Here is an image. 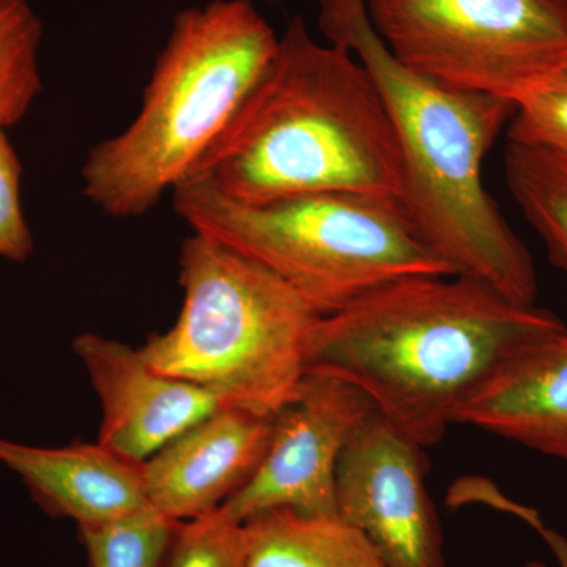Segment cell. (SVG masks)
I'll use <instances>...</instances> for the list:
<instances>
[{"label":"cell","mask_w":567,"mask_h":567,"mask_svg":"<svg viewBox=\"0 0 567 567\" xmlns=\"http://www.w3.org/2000/svg\"><path fill=\"white\" fill-rule=\"evenodd\" d=\"M177 322L142 357L226 406L275 416L297 395L322 316L275 274L204 235L183 241Z\"/></svg>","instance_id":"8992f818"},{"label":"cell","mask_w":567,"mask_h":567,"mask_svg":"<svg viewBox=\"0 0 567 567\" xmlns=\"http://www.w3.org/2000/svg\"><path fill=\"white\" fill-rule=\"evenodd\" d=\"M248 2H270V0H248Z\"/></svg>","instance_id":"7402d4cb"},{"label":"cell","mask_w":567,"mask_h":567,"mask_svg":"<svg viewBox=\"0 0 567 567\" xmlns=\"http://www.w3.org/2000/svg\"><path fill=\"white\" fill-rule=\"evenodd\" d=\"M279 37L248 0L183 10L137 117L82 166L84 193L112 218H136L181 186L260 80Z\"/></svg>","instance_id":"277c9868"},{"label":"cell","mask_w":567,"mask_h":567,"mask_svg":"<svg viewBox=\"0 0 567 567\" xmlns=\"http://www.w3.org/2000/svg\"><path fill=\"white\" fill-rule=\"evenodd\" d=\"M405 69L517 104L567 66V0H364Z\"/></svg>","instance_id":"52a82bcc"},{"label":"cell","mask_w":567,"mask_h":567,"mask_svg":"<svg viewBox=\"0 0 567 567\" xmlns=\"http://www.w3.org/2000/svg\"><path fill=\"white\" fill-rule=\"evenodd\" d=\"M0 123V256L22 264L35 245L21 204L22 166Z\"/></svg>","instance_id":"ffe728a7"},{"label":"cell","mask_w":567,"mask_h":567,"mask_svg":"<svg viewBox=\"0 0 567 567\" xmlns=\"http://www.w3.org/2000/svg\"><path fill=\"white\" fill-rule=\"evenodd\" d=\"M166 567H246L244 524L221 507L181 522Z\"/></svg>","instance_id":"ac0fdd59"},{"label":"cell","mask_w":567,"mask_h":567,"mask_svg":"<svg viewBox=\"0 0 567 567\" xmlns=\"http://www.w3.org/2000/svg\"><path fill=\"white\" fill-rule=\"evenodd\" d=\"M374 405L344 380L306 372L275 415L270 445L251 480L221 506L238 524L274 509L336 516V473L347 443Z\"/></svg>","instance_id":"ba28073f"},{"label":"cell","mask_w":567,"mask_h":567,"mask_svg":"<svg viewBox=\"0 0 567 567\" xmlns=\"http://www.w3.org/2000/svg\"><path fill=\"white\" fill-rule=\"evenodd\" d=\"M73 349L102 404L96 442L136 464L226 406L205 388L156 371L140 349L117 339L85 333Z\"/></svg>","instance_id":"30bf717a"},{"label":"cell","mask_w":567,"mask_h":567,"mask_svg":"<svg viewBox=\"0 0 567 567\" xmlns=\"http://www.w3.org/2000/svg\"><path fill=\"white\" fill-rule=\"evenodd\" d=\"M319 28L360 59L382 93L401 158L399 199L424 244L454 275L535 305L532 256L483 182L484 158L516 104L405 69L377 35L364 0H320Z\"/></svg>","instance_id":"3957f363"},{"label":"cell","mask_w":567,"mask_h":567,"mask_svg":"<svg viewBox=\"0 0 567 567\" xmlns=\"http://www.w3.org/2000/svg\"><path fill=\"white\" fill-rule=\"evenodd\" d=\"M0 464L22 477L50 516L71 518L80 528L151 505L142 464L99 442L40 447L0 439Z\"/></svg>","instance_id":"7c38bea8"},{"label":"cell","mask_w":567,"mask_h":567,"mask_svg":"<svg viewBox=\"0 0 567 567\" xmlns=\"http://www.w3.org/2000/svg\"><path fill=\"white\" fill-rule=\"evenodd\" d=\"M275 416L223 406L142 464L148 503L186 522L221 507L251 480L270 445Z\"/></svg>","instance_id":"8fae6325"},{"label":"cell","mask_w":567,"mask_h":567,"mask_svg":"<svg viewBox=\"0 0 567 567\" xmlns=\"http://www.w3.org/2000/svg\"><path fill=\"white\" fill-rule=\"evenodd\" d=\"M424 447L372 412L336 473V516L360 529L390 567H447Z\"/></svg>","instance_id":"9c48e42d"},{"label":"cell","mask_w":567,"mask_h":567,"mask_svg":"<svg viewBox=\"0 0 567 567\" xmlns=\"http://www.w3.org/2000/svg\"><path fill=\"white\" fill-rule=\"evenodd\" d=\"M456 424L567 461V330L522 350L462 410Z\"/></svg>","instance_id":"4fadbf2b"},{"label":"cell","mask_w":567,"mask_h":567,"mask_svg":"<svg viewBox=\"0 0 567 567\" xmlns=\"http://www.w3.org/2000/svg\"><path fill=\"white\" fill-rule=\"evenodd\" d=\"M173 199L194 234L256 260L320 316L401 279L454 275L395 196L309 193L249 204L185 182Z\"/></svg>","instance_id":"5b68a950"},{"label":"cell","mask_w":567,"mask_h":567,"mask_svg":"<svg viewBox=\"0 0 567 567\" xmlns=\"http://www.w3.org/2000/svg\"><path fill=\"white\" fill-rule=\"evenodd\" d=\"M246 567H390L360 532L338 516L274 509L244 524Z\"/></svg>","instance_id":"5bb4252c"},{"label":"cell","mask_w":567,"mask_h":567,"mask_svg":"<svg viewBox=\"0 0 567 567\" xmlns=\"http://www.w3.org/2000/svg\"><path fill=\"white\" fill-rule=\"evenodd\" d=\"M555 557L558 559L559 567H567V544H563L561 547L557 548Z\"/></svg>","instance_id":"44dd1931"},{"label":"cell","mask_w":567,"mask_h":567,"mask_svg":"<svg viewBox=\"0 0 567 567\" xmlns=\"http://www.w3.org/2000/svg\"><path fill=\"white\" fill-rule=\"evenodd\" d=\"M507 141L567 156V66L517 104Z\"/></svg>","instance_id":"d6986e66"},{"label":"cell","mask_w":567,"mask_h":567,"mask_svg":"<svg viewBox=\"0 0 567 567\" xmlns=\"http://www.w3.org/2000/svg\"><path fill=\"white\" fill-rule=\"evenodd\" d=\"M181 522L147 505L80 528L89 567H166Z\"/></svg>","instance_id":"e0dca14e"},{"label":"cell","mask_w":567,"mask_h":567,"mask_svg":"<svg viewBox=\"0 0 567 567\" xmlns=\"http://www.w3.org/2000/svg\"><path fill=\"white\" fill-rule=\"evenodd\" d=\"M507 186L546 245L551 264L567 274V156L507 141Z\"/></svg>","instance_id":"9a60e30c"},{"label":"cell","mask_w":567,"mask_h":567,"mask_svg":"<svg viewBox=\"0 0 567 567\" xmlns=\"http://www.w3.org/2000/svg\"><path fill=\"white\" fill-rule=\"evenodd\" d=\"M43 29L28 0H0V123L18 125L39 99Z\"/></svg>","instance_id":"2e32d148"},{"label":"cell","mask_w":567,"mask_h":567,"mask_svg":"<svg viewBox=\"0 0 567 567\" xmlns=\"http://www.w3.org/2000/svg\"><path fill=\"white\" fill-rule=\"evenodd\" d=\"M185 182L238 203L309 193H401L382 93L360 59L295 17L221 136ZM183 182V183H185Z\"/></svg>","instance_id":"7a4b0ae2"},{"label":"cell","mask_w":567,"mask_h":567,"mask_svg":"<svg viewBox=\"0 0 567 567\" xmlns=\"http://www.w3.org/2000/svg\"><path fill=\"white\" fill-rule=\"evenodd\" d=\"M565 330L554 312L468 276H415L322 316L306 372L344 380L427 447L522 350Z\"/></svg>","instance_id":"6da1fadb"}]
</instances>
